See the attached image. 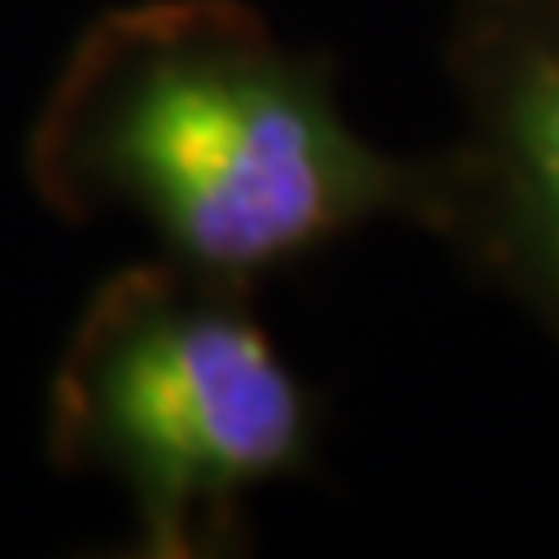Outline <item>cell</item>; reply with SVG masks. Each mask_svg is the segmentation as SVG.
I'll list each match as a JSON object with an SVG mask.
<instances>
[{"mask_svg": "<svg viewBox=\"0 0 559 559\" xmlns=\"http://www.w3.org/2000/svg\"><path fill=\"white\" fill-rule=\"evenodd\" d=\"M443 66L462 131L433 150L429 238L559 345V0H452Z\"/></svg>", "mask_w": 559, "mask_h": 559, "instance_id": "cell-3", "label": "cell"}, {"mask_svg": "<svg viewBox=\"0 0 559 559\" xmlns=\"http://www.w3.org/2000/svg\"><path fill=\"white\" fill-rule=\"evenodd\" d=\"M322 401L257 289L131 261L84 299L47 382V457L121 489L135 559L252 555V499L318 466Z\"/></svg>", "mask_w": 559, "mask_h": 559, "instance_id": "cell-2", "label": "cell"}, {"mask_svg": "<svg viewBox=\"0 0 559 559\" xmlns=\"http://www.w3.org/2000/svg\"><path fill=\"white\" fill-rule=\"evenodd\" d=\"M66 224L131 219L173 266L257 289L373 224L429 234L433 154L355 127L326 51L248 0H131L75 38L24 140Z\"/></svg>", "mask_w": 559, "mask_h": 559, "instance_id": "cell-1", "label": "cell"}]
</instances>
